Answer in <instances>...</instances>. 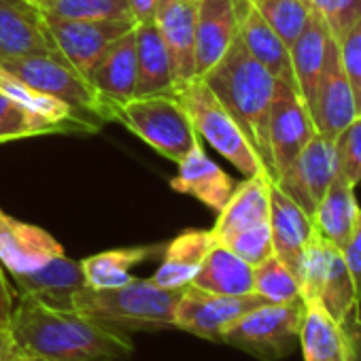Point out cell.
I'll return each instance as SVG.
<instances>
[{
    "instance_id": "cell-30",
    "label": "cell",
    "mask_w": 361,
    "mask_h": 361,
    "mask_svg": "<svg viewBox=\"0 0 361 361\" xmlns=\"http://www.w3.org/2000/svg\"><path fill=\"white\" fill-rule=\"evenodd\" d=\"M0 92L7 94L11 100H16L18 104H22L30 113L51 121L60 130L62 128H73V126H81L83 130H94L96 128L90 121H85L83 117H79L68 104H64V102L47 96V94L37 92L35 87H30L28 83H24L22 79H18L16 75H11L3 66H0Z\"/></svg>"
},
{
    "instance_id": "cell-36",
    "label": "cell",
    "mask_w": 361,
    "mask_h": 361,
    "mask_svg": "<svg viewBox=\"0 0 361 361\" xmlns=\"http://www.w3.org/2000/svg\"><path fill=\"white\" fill-rule=\"evenodd\" d=\"M230 251H234L240 259L251 264L253 268L262 262H266L270 255H274L272 247V234H270V224H259L253 228H247L243 232H236L228 238L221 240Z\"/></svg>"
},
{
    "instance_id": "cell-44",
    "label": "cell",
    "mask_w": 361,
    "mask_h": 361,
    "mask_svg": "<svg viewBox=\"0 0 361 361\" xmlns=\"http://www.w3.org/2000/svg\"><path fill=\"white\" fill-rule=\"evenodd\" d=\"M18 353L20 350H18V344L13 340L9 325H0V361H9Z\"/></svg>"
},
{
    "instance_id": "cell-41",
    "label": "cell",
    "mask_w": 361,
    "mask_h": 361,
    "mask_svg": "<svg viewBox=\"0 0 361 361\" xmlns=\"http://www.w3.org/2000/svg\"><path fill=\"white\" fill-rule=\"evenodd\" d=\"M346 342V361H361V306H355L340 323Z\"/></svg>"
},
{
    "instance_id": "cell-17",
    "label": "cell",
    "mask_w": 361,
    "mask_h": 361,
    "mask_svg": "<svg viewBox=\"0 0 361 361\" xmlns=\"http://www.w3.org/2000/svg\"><path fill=\"white\" fill-rule=\"evenodd\" d=\"M238 37L234 0H198L196 9V77L202 79Z\"/></svg>"
},
{
    "instance_id": "cell-25",
    "label": "cell",
    "mask_w": 361,
    "mask_h": 361,
    "mask_svg": "<svg viewBox=\"0 0 361 361\" xmlns=\"http://www.w3.org/2000/svg\"><path fill=\"white\" fill-rule=\"evenodd\" d=\"M134 35H136V62H138L134 98L174 94L170 56L155 20L136 24Z\"/></svg>"
},
{
    "instance_id": "cell-31",
    "label": "cell",
    "mask_w": 361,
    "mask_h": 361,
    "mask_svg": "<svg viewBox=\"0 0 361 361\" xmlns=\"http://www.w3.org/2000/svg\"><path fill=\"white\" fill-rule=\"evenodd\" d=\"M325 312L340 325L342 319L355 308V306H361V298L357 295V289H355V283H353V276H350V270L344 262V255L340 249L334 251L331 255V262H329V268L325 272V279H323V285L319 289V295L317 300Z\"/></svg>"
},
{
    "instance_id": "cell-8",
    "label": "cell",
    "mask_w": 361,
    "mask_h": 361,
    "mask_svg": "<svg viewBox=\"0 0 361 361\" xmlns=\"http://www.w3.org/2000/svg\"><path fill=\"white\" fill-rule=\"evenodd\" d=\"M262 304L270 302L257 293L221 295L198 289L196 285H188L174 312V329L190 331L211 342H219L221 331L230 323H234L236 319H240L243 314Z\"/></svg>"
},
{
    "instance_id": "cell-12",
    "label": "cell",
    "mask_w": 361,
    "mask_h": 361,
    "mask_svg": "<svg viewBox=\"0 0 361 361\" xmlns=\"http://www.w3.org/2000/svg\"><path fill=\"white\" fill-rule=\"evenodd\" d=\"M196 9L198 0H159L155 24L166 43L174 94L185 90L196 77Z\"/></svg>"
},
{
    "instance_id": "cell-2",
    "label": "cell",
    "mask_w": 361,
    "mask_h": 361,
    "mask_svg": "<svg viewBox=\"0 0 361 361\" xmlns=\"http://www.w3.org/2000/svg\"><path fill=\"white\" fill-rule=\"evenodd\" d=\"M202 79L240 126L274 183L268 123L279 79L245 49L238 37L228 54Z\"/></svg>"
},
{
    "instance_id": "cell-22",
    "label": "cell",
    "mask_w": 361,
    "mask_h": 361,
    "mask_svg": "<svg viewBox=\"0 0 361 361\" xmlns=\"http://www.w3.org/2000/svg\"><path fill=\"white\" fill-rule=\"evenodd\" d=\"M336 51H338V41L331 37V32L327 30L323 20L317 13H312L304 32L289 47L295 85L306 104L310 102L317 85Z\"/></svg>"
},
{
    "instance_id": "cell-40",
    "label": "cell",
    "mask_w": 361,
    "mask_h": 361,
    "mask_svg": "<svg viewBox=\"0 0 361 361\" xmlns=\"http://www.w3.org/2000/svg\"><path fill=\"white\" fill-rule=\"evenodd\" d=\"M344 262L350 270L357 295L361 298V207H359V215H357V224L353 228V234L346 243V247L342 249Z\"/></svg>"
},
{
    "instance_id": "cell-4",
    "label": "cell",
    "mask_w": 361,
    "mask_h": 361,
    "mask_svg": "<svg viewBox=\"0 0 361 361\" xmlns=\"http://www.w3.org/2000/svg\"><path fill=\"white\" fill-rule=\"evenodd\" d=\"M111 121L123 123L142 142L178 164L200 142L185 106L176 94L136 96L111 109Z\"/></svg>"
},
{
    "instance_id": "cell-35",
    "label": "cell",
    "mask_w": 361,
    "mask_h": 361,
    "mask_svg": "<svg viewBox=\"0 0 361 361\" xmlns=\"http://www.w3.org/2000/svg\"><path fill=\"white\" fill-rule=\"evenodd\" d=\"M56 130L60 128L30 113L28 109L11 100L7 94L0 92V142L22 140V138H30L37 134L56 132Z\"/></svg>"
},
{
    "instance_id": "cell-5",
    "label": "cell",
    "mask_w": 361,
    "mask_h": 361,
    "mask_svg": "<svg viewBox=\"0 0 361 361\" xmlns=\"http://www.w3.org/2000/svg\"><path fill=\"white\" fill-rule=\"evenodd\" d=\"M176 98L185 106L200 140H207L245 176L266 174V168L253 145L249 142L240 126L234 121V117L228 113V109L221 104V100L204 83V79H194L185 90L176 94Z\"/></svg>"
},
{
    "instance_id": "cell-11",
    "label": "cell",
    "mask_w": 361,
    "mask_h": 361,
    "mask_svg": "<svg viewBox=\"0 0 361 361\" xmlns=\"http://www.w3.org/2000/svg\"><path fill=\"white\" fill-rule=\"evenodd\" d=\"M314 134V123L300 92L285 81H276L268 123L274 180L300 155V151L310 142Z\"/></svg>"
},
{
    "instance_id": "cell-19",
    "label": "cell",
    "mask_w": 361,
    "mask_h": 361,
    "mask_svg": "<svg viewBox=\"0 0 361 361\" xmlns=\"http://www.w3.org/2000/svg\"><path fill=\"white\" fill-rule=\"evenodd\" d=\"M234 7L238 18V39L243 41L245 49L279 81H285L298 90L291 71L289 47L268 26V22L259 16L251 0H234Z\"/></svg>"
},
{
    "instance_id": "cell-9",
    "label": "cell",
    "mask_w": 361,
    "mask_h": 361,
    "mask_svg": "<svg viewBox=\"0 0 361 361\" xmlns=\"http://www.w3.org/2000/svg\"><path fill=\"white\" fill-rule=\"evenodd\" d=\"M47 20V28L56 43V49L83 75L90 77L92 68L104 56V51L132 32L136 22L132 18L113 20ZM90 81V79H87Z\"/></svg>"
},
{
    "instance_id": "cell-24",
    "label": "cell",
    "mask_w": 361,
    "mask_h": 361,
    "mask_svg": "<svg viewBox=\"0 0 361 361\" xmlns=\"http://www.w3.org/2000/svg\"><path fill=\"white\" fill-rule=\"evenodd\" d=\"M270 185L272 180L266 174L247 176L240 185H236L228 204L217 213V224L211 230L213 238L221 243L236 232L266 224L270 217Z\"/></svg>"
},
{
    "instance_id": "cell-29",
    "label": "cell",
    "mask_w": 361,
    "mask_h": 361,
    "mask_svg": "<svg viewBox=\"0 0 361 361\" xmlns=\"http://www.w3.org/2000/svg\"><path fill=\"white\" fill-rule=\"evenodd\" d=\"M300 348L304 361H346V342L342 327L314 300L304 302Z\"/></svg>"
},
{
    "instance_id": "cell-20",
    "label": "cell",
    "mask_w": 361,
    "mask_h": 361,
    "mask_svg": "<svg viewBox=\"0 0 361 361\" xmlns=\"http://www.w3.org/2000/svg\"><path fill=\"white\" fill-rule=\"evenodd\" d=\"M270 234L274 255L293 272L298 274V266L302 253L312 238V219L274 183L270 185ZM298 279V276H295Z\"/></svg>"
},
{
    "instance_id": "cell-7",
    "label": "cell",
    "mask_w": 361,
    "mask_h": 361,
    "mask_svg": "<svg viewBox=\"0 0 361 361\" xmlns=\"http://www.w3.org/2000/svg\"><path fill=\"white\" fill-rule=\"evenodd\" d=\"M0 66L37 92L68 104L85 121L87 115H94L98 121H109L106 102L98 96L87 77H83L60 51L22 58H0Z\"/></svg>"
},
{
    "instance_id": "cell-43",
    "label": "cell",
    "mask_w": 361,
    "mask_h": 361,
    "mask_svg": "<svg viewBox=\"0 0 361 361\" xmlns=\"http://www.w3.org/2000/svg\"><path fill=\"white\" fill-rule=\"evenodd\" d=\"M13 314V293L3 274V264H0V325H9Z\"/></svg>"
},
{
    "instance_id": "cell-10",
    "label": "cell",
    "mask_w": 361,
    "mask_h": 361,
    "mask_svg": "<svg viewBox=\"0 0 361 361\" xmlns=\"http://www.w3.org/2000/svg\"><path fill=\"white\" fill-rule=\"evenodd\" d=\"M338 174L334 142L314 134L300 155L279 174L274 185L285 192L310 219Z\"/></svg>"
},
{
    "instance_id": "cell-34",
    "label": "cell",
    "mask_w": 361,
    "mask_h": 361,
    "mask_svg": "<svg viewBox=\"0 0 361 361\" xmlns=\"http://www.w3.org/2000/svg\"><path fill=\"white\" fill-rule=\"evenodd\" d=\"M253 291L270 304H287L302 300L295 274L276 255H270L266 262L253 268Z\"/></svg>"
},
{
    "instance_id": "cell-37",
    "label": "cell",
    "mask_w": 361,
    "mask_h": 361,
    "mask_svg": "<svg viewBox=\"0 0 361 361\" xmlns=\"http://www.w3.org/2000/svg\"><path fill=\"white\" fill-rule=\"evenodd\" d=\"M334 149L338 157V174L348 185L357 188L361 183V115H357L334 140Z\"/></svg>"
},
{
    "instance_id": "cell-45",
    "label": "cell",
    "mask_w": 361,
    "mask_h": 361,
    "mask_svg": "<svg viewBox=\"0 0 361 361\" xmlns=\"http://www.w3.org/2000/svg\"><path fill=\"white\" fill-rule=\"evenodd\" d=\"M9 361H45V359L35 357V355H26V353H18V355H13Z\"/></svg>"
},
{
    "instance_id": "cell-16",
    "label": "cell",
    "mask_w": 361,
    "mask_h": 361,
    "mask_svg": "<svg viewBox=\"0 0 361 361\" xmlns=\"http://www.w3.org/2000/svg\"><path fill=\"white\" fill-rule=\"evenodd\" d=\"M178 174L170 178V188L176 194H185L202 202L215 213H221V209L232 198L236 183L228 172H224L204 151L202 140L196 142L190 153L180 159Z\"/></svg>"
},
{
    "instance_id": "cell-32",
    "label": "cell",
    "mask_w": 361,
    "mask_h": 361,
    "mask_svg": "<svg viewBox=\"0 0 361 361\" xmlns=\"http://www.w3.org/2000/svg\"><path fill=\"white\" fill-rule=\"evenodd\" d=\"M251 3L287 47L295 43L312 16L306 0H251Z\"/></svg>"
},
{
    "instance_id": "cell-13",
    "label": "cell",
    "mask_w": 361,
    "mask_h": 361,
    "mask_svg": "<svg viewBox=\"0 0 361 361\" xmlns=\"http://www.w3.org/2000/svg\"><path fill=\"white\" fill-rule=\"evenodd\" d=\"M60 255L64 249L49 232L0 211V264L11 276L35 272Z\"/></svg>"
},
{
    "instance_id": "cell-38",
    "label": "cell",
    "mask_w": 361,
    "mask_h": 361,
    "mask_svg": "<svg viewBox=\"0 0 361 361\" xmlns=\"http://www.w3.org/2000/svg\"><path fill=\"white\" fill-rule=\"evenodd\" d=\"M312 13H317L331 37L340 41L361 18V0H306Z\"/></svg>"
},
{
    "instance_id": "cell-6",
    "label": "cell",
    "mask_w": 361,
    "mask_h": 361,
    "mask_svg": "<svg viewBox=\"0 0 361 361\" xmlns=\"http://www.w3.org/2000/svg\"><path fill=\"white\" fill-rule=\"evenodd\" d=\"M304 300L287 304H262L230 323L219 342L262 361H281L300 346Z\"/></svg>"
},
{
    "instance_id": "cell-1",
    "label": "cell",
    "mask_w": 361,
    "mask_h": 361,
    "mask_svg": "<svg viewBox=\"0 0 361 361\" xmlns=\"http://www.w3.org/2000/svg\"><path fill=\"white\" fill-rule=\"evenodd\" d=\"M9 329L20 353L45 361H123L134 350L130 334L32 298H20Z\"/></svg>"
},
{
    "instance_id": "cell-42",
    "label": "cell",
    "mask_w": 361,
    "mask_h": 361,
    "mask_svg": "<svg viewBox=\"0 0 361 361\" xmlns=\"http://www.w3.org/2000/svg\"><path fill=\"white\" fill-rule=\"evenodd\" d=\"M157 3H159V0H128V9H130L132 20L136 24L151 22L155 18Z\"/></svg>"
},
{
    "instance_id": "cell-26",
    "label": "cell",
    "mask_w": 361,
    "mask_h": 361,
    "mask_svg": "<svg viewBox=\"0 0 361 361\" xmlns=\"http://www.w3.org/2000/svg\"><path fill=\"white\" fill-rule=\"evenodd\" d=\"M357 215L359 204L355 198V188L348 185L340 174H336L312 215V228L323 240L342 251L353 234Z\"/></svg>"
},
{
    "instance_id": "cell-23",
    "label": "cell",
    "mask_w": 361,
    "mask_h": 361,
    "mask_svg": "<svg viewBox=\"0 0 361 361\" xmlns=\"http://www.w3.org/2000/svg\"><path fill=\"white\" fill-rule=\"evenodd\" d=\"M213 245L215 238L211 230H185L164 247L161 264L151 281L166 289H183L192 285Z\"/></svg>"
},
{
    "instance_id": "cell-21",
    "label": "cell",
    "mask_w": 361,
    "mask_h": 361,
    "mask_svg": "<svg viewBox=\"0 0 361 361\" xmlns=\"http://www.w3.org/2000/svg\"><path fill=\"white\" fill-rule=\"evenodd\" d=\"M20 298H32L58 310H73V293L85 287L81 262L60 255L43 268L13 276Z\"/></svg>"
},
{
    "instance_id": "cell-15",
    "label": "cell",
    "mask_w": 361,
    "mask_h": 361,
    "mask_svg": "<svg viewBox=\"0 0 361 361\" xmlns=\"http://www.w3.org/2000/svg\"><path fill=\"white\" fill-rule=\"evenodd\" d=\"M314 130L319 136L327 140H336L357 117V104L350 90V83L342 71L340 54L336 51L310 98L306 104Z\"/></svg>"
},
{
    "instance_id": "cell-18",
    "label": "cell",
    "mask_w": 361,
    "mask_h": 361,
    "mask_svg": "<svg viewBox=\"0 0 361 361\" xmlns=\"http://www.w3.org/2000/svg\"><path fill=\"white\" fill-rule=\"evenodd\" d=\"M136 77H138V62H136V35L134 30L115 41L98 64L90 73V83L98 92V96L109 106V121L111 109L128 102L136 94Z\"/></svg>"
},
{
    "instance_id": "cell-27",
    "label": "cell",
    "mask_w": 361,
    "mask_h": 361,
    "mask_svg": "<svg viewBox=\"0 0 361 361\" xmlns=\"http://www.w3.org/2000/svg\"><path fill=\"white\" fill-rule=\"evenodd\" d=\"M192 285L221 295H247L253 291V266L240 259L226 245L217 243L207 253Z\"/></svg>"
},
{
    "instance_id": "cell-3",
    "label": "cell",
    "mask_w": 361,
    "mask_h": 361,
    "mask_svg": "<svg viewBox=\"0 0 361 361\" xmlns=\"http://www.w3.org/2000/svg\"><path fill=\"white\" fill-rule=\"evenodd\" d=\"M183 289H166L151 279H132L113 289L81 287L73 293V310L119 331L174 329V312Z\"/></svg>"
},
{
    "instance_id": "cell-39",
    "label": "cell",
    "mask_w": 361,
    "mask_h": 361,
    "mask_svg": "<svg viewBox=\"0 0 361 361\" xmlns=\"http://www.w3.org/2000/svg\"><path fill=\"white\" fill-rule=\"evenodd\" d=\"M338 54H340L342 71H344V75L350 83L353 96H355L357 115H361V18L338 41Z\"/></svg>"
},
{
    "instance_id": "cell-28",
    "label": "cell",
    "mask_w": 361,
    "mask_h": 361,
    "mask_svg": "<svg viewBox=\"0 0 361 361\" xmlns=\"http://www.w3.org/2000/svg\"><path fill=\"white\" fill-rule=\"evenodd\" d=\"M166 245H149V247H128V249H111L104 253H96L92 257L81 259V270L85 279V287L90 289H113L130 283L134 276L130 270L164 251Z\"/></svg>"
},
{
    "instance_id": "cell-14",
    "label": "cell",
    "mask_w": 361,
    "mask_h": 361,
    "mask_svg": "<svg viewBox=\"0 0 361 361\" xmlns=\"http://www.w3.org/2000/svg\"><path fill=\"white\" fill-rule=\"evenodd\" d=\"M56 51L47 20L32 0H0V58Z\"/></svg>"
},
{
    "instance_id": "cell-33",
    "label": "cell",
    "mask_w": 361,
    "mask_h": 361,
    "mask_svg": "<svg viewBox=\"0 0 361 361\" xmlns=\"http://www.w3.org/2000/svg\"><path fill=\"white\" fill-rule=\"evenodd\" d=\"M51 20H113L132 18L128 0H32Z\"/></svg>"
}]
</instances>
